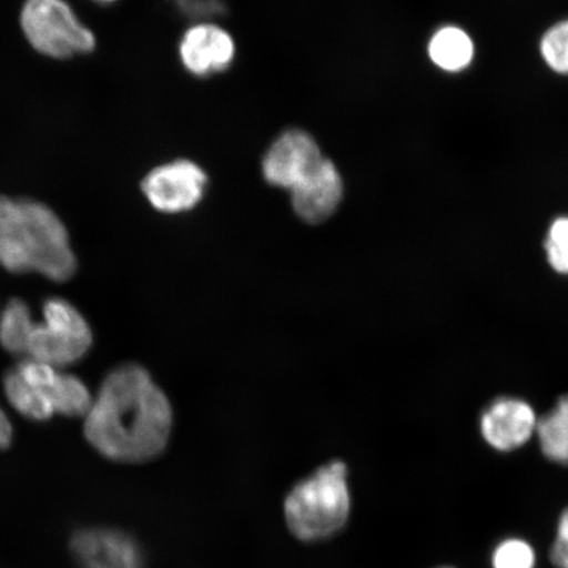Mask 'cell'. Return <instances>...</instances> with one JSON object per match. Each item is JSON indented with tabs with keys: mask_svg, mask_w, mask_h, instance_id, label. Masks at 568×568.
I'll return each instance as SVG.
<instances>
[{
	"mask_svg": "<svg viewBox=\"0 0 568 568\" xmlns=\"http://www.w3.org/2000/svg\"><path fill=\"white\" fill-rule=\"evenodd\" d=\"M91 346L92 332L81 312L61 297H49L42 305V320L32 316L28 325L21 357L65 368L81 361Z\"/></svg>",
	"mask_w": 568,
	"mask_h": 568,
	"instance_id": "5",
	"label": "cell"
},
{
	"mask_svg": "<svg viewBox=\"0 0 568 568\" xmlns=\"http://www.w3.org/2000/svg\"><path fill=\"white\" fill-rule=\"evenodd\" d=\"M351 507L347 467L336 459L291 489L284 500V517L297 539L318 542L345 527Z\"/></svg>",
	"mask_w": 568,
	"mask_h": 568,
	"instance_id": "3",
	"label": "cell"
},
{
	"mask_svg": "<svg viewBox=\"0 0 568 568\" xmlns=\"http://www.w3.org/2000/svg\"><path fill=\"white\" fill-rule=\"evenodd\" d=\"M233 36L215 21L193 23L182 34L178 55L184 70L196 78L225 73L236 59Z\"/></svg>",
	"mask_w": 568,
	"mask_h": 568,
	"instance_id": "9",
	"label": "cell"
},
{
	"mask_svg": "<svg viewBox=\"0 0 568 568\" xmlns=\"http://www.w3.org/2000/svg\"><path fill=\"white\" fill-rule=\"evenodd\" d=\"M539 49L554 73L568 74V19L559 21L544 34Z\"/></svg>",
	"mask_w": 568,
	"mask_h": 568,
	"instance_id": "16",
	"label": "cell"
},
{
	"mask_svg": "<svg viewBox=\"0 0 568 568\" xmlns=\"http://www.w3.org/2000/svg\"><path fill=\"white\" fill-rule=\"evenodd\" d=\"M21 28L36 51L65 60L94 51L97 40L65 0H26Z\"/></svg>",
	"mask_w": 568,
	"mask_h": 568,
	"instance_id": "6",
	"label": "cell"
},
{
	"mask_svg": "<svg viewBox=\"0 0 568 568\" xmlns=\"http://www.w3.org/2000/svg\"><path fill=\"white\" fill-rule=\"evenodd\" d=\"M94 2L101 3V4H112V3H116L118 0H94Z\"/></svg>",
	"mask_w": 568,
	"mask_h": 568,
	"instance_id": "22",
	"label": "cell"
},
{
	"mask_svg": "<svg viewBox=\"0 0 568 568\" xmlns=\"http://www.w3.org/2000/svg\"><path fill=\"white\" fill-rule=\"evenodd\" d=\"M537 423L536 409L529 402L516 396H500L481 412L479 432L494 450L510 453L536 436Z\"/></svg>",
	"mask_w": 568,
	"mask_h": 568,
	"instance_id": "10",
	"label": "cell"
},
{
	"mask_svg": "<svg viewBox=\"0 0 568 568\" xmlns=\"http://www.w3.org/2000/svg\"><path fill=\"white\" fill-rule=\"evenodd\" d=\"M173 408L151 374L123 365L105 376L84 416V436L103 457L144 464L166 449Z\"/></svg>",
	"mask_w": 568,
	"mask_h": 568,
	"instance_id": "1",
	"label": "cell"
},
{
	"mask_svg": "<svg viewBox=\"0 0 568 568\" xmlns=\"http://www.w3.org/2000/svg\"><path fill=\"white\" fill-rule=\"evenodd\" d=\"M428 54L437 68L447 73H459L471 65L475 55L474 41L460 28L447 26L433 34Z\"/></svg>",
	"mask_w": 568,
	"mask_h": 568,
	"instance_id": "13",
	"label": "cell"
},
{
	"mask_svg": "<svg viewBox=\"0 0 568 568\" xmlns=\"http://www.w3.org/2000/svg\"><path fill=\"white\" fill-rule=\"evenodd\" d=\"M210 178L199 163L176 159L155 166L142 178L141 191L155 211L178 215L202 203Z\"/></svg>",
	"mask_w": 568,
	"mask_h": 568,
	"instance_id": "7",
	"label": "cell"
},
{
	"mask_svg": "<svg viewBox=\"0 0 568 568\" xmlns=\"http://www.w3.org/2000/svg\"><path fill=\"white\" fill-rule=\"evenodd\" d=\"M344 193V178L336 163L324 158L288 194L296 216L304 223L317 225L335 215Z\"/></svg>",
	"mask_w": 568,
	"mask_h": 568,
	"instance_id": "12",
	"label": "cell"
},
{
	"mask_svg": "<svg viewBox=\"0 0 568 568\" xmlns=\"http://www.w3.org/2000/svg\"><path fill=\"white\" fill-rule=\"evenodd\" d=\"M32 314L21 300L7 303L0 315V345L11 354H23L24 341Z\"/></svg>",
	"mask_w": 568,
	"mask_h": 568,
	"instance_id": "15",
	"label": "cell"
},
{
	"mask_svg": "<svg viewBox=\"0 0 568 568\" xmlns=\"http://www.w3.org/2000/svg\"><path fill=\"white\" fill-rule=\"evenodd\" d=\"M0 266L54 282L70 280L77 260L61 219L45 204L0 196Z\"/></svg>",
	"mask_w": 568,
	"mask_h": 568,
	"instance_id": "2",
	"label": "cell"
},
{
	"mask_svg": "<svg viewBox=\"0 0 568 568\" xmlns=\"http://www.w3.org/2000/svg\"><path fill=\"white\" fill-rule=\"evenodd\" d=\"M551 562L557 568H568V508L560 515L556 541L551 548Z\"/></svg>",
	"mask_w": 568,
	"mask_h": 568,
	"instance_id": "20",
	"label": "cell"
},
{
	"mask_svg": "<svg viewBox=\"0 0 568 568\" xmlns=\"http://www.w3.org/2000/svg\"><path fill=\"white\" fill-rule=\"evenodd\" d=\"M70 550L80 568H145L136 539L116 529L77 530Z\"/></svg>",
	"mask_w": 568,
	"mask_h": 568,
	"instance_id": "11",
	"label": "cell"
},
{
	"mask_svg": "<svg viewBox=\"0 0 568 568\" xmlns=\"http://www.w3.org/2000/svg\"><path fill=\"white\" fill-rule=\"evenodd\" d=\"M325 155L318 142L302 128H290L270 144L262 159V175L270 186L290 191L318 166Z\"/></svg>",
	"mask_w": 568,
	"mask_h": 568,
	"instance_id": "8",
	"label": "cell"
},
{
	"mask_svg": "<svg viewBox=\"0 0 568 568\" xmlns=\"http://www.w3.org/2000/svg\"><path fill=\"white\" fill-rule=\"evenodd\" d=\"M3 387L12 408L34 422L55 415L84 417L94 399L75 375L26 358L4 374Z\"/></svg>",
	"mask_w": 568,
	"mask_h": 568,
	"instance_id": "4",
	"label": "cell"
},
{
	"mask_svg": "<svg viewBox=\"0 0 568 568\" xmlns=\"http://www.w3.org/2000/svg\"><path fill=\"white\" fill-rule=\"evenodd\" d=\"M175 10L194 23L215 21L226 12L222 0H172Z\"/></svg>",
	"mask_w": 568,
	"mask_h": 568,
	"instance_id": "19",
	"label": "cell"
},
{
	"mask_svg": "<svg viewBox=\"0 0 568 568\" xmlns=\"http://www.w3.org/2000/svg\"><path fill=\"white\" fill-rule=\"evenodd\" d=\"M493 565L494 568H535V551L523 539L510 538L497 546Z\"/></svg>",
	"mask_w": 568,
	"mask_h": 568,
	"instance_id": "18",
	"label": "cell"
},
{
	"mask_svg": "<svg viewBox=\"0 0 568 568\" xmlns=\"http://www.w3.org/2000/svg\"><path fill=\"white\" fill-rule=\"evenodd\" d=\"M12 443V425L0 408V449H7Z\"/></svg>",
	"mask_w": 568,
	"mask_h": 568,
	"instance_id": "21",
	"label": "cell"
},
{
	"mask_svg": "<svg viewBox=\"0 0 568 568\" xmlns=\"http://www.w3.org/2000/svg\"><path fill=\"white\" fill-rule=\"evenodd\" d=\"M549 266L559 275H568V216L554 220L545 240Z\"/></svg>",
	"mask_w": 568,
	"mask_h": 568,
	"instance_id": "17",
	"label": "cell"
},
{
	"mask_svg": "<svg viewBox=\"0 0 568 568\" xmlns=\"http://www.w3.org/2000/svg\"><path fill=\"white\" fill-rule=\"evenodd\" d=\"M536 436L546 458L568 466V394L560 396L548 414L538 417Z\"/></svg>",
	"mask_w": 568,
	"mask_h": 568,
	"instance_id": "14",
	"label": "cell"
}]
</instances>
